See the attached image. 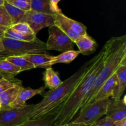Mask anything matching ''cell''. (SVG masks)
I'll list each match as a JSON object with an SVG mask.
<instances>
[{
  "mask_svg": "<svg viewBox=\"0 0 126 126\" xmlns=\"http://www.w3.org/2000/svg\"><path fill=\"white\" fill-rule=\"evenodd\" d=\"M105 60V47L97 55L81 81L62 106L52 126H63L71 122L79 111L86 96L100 73Z\"/></svg>",
  "mask_w": 126,
  "mask_h": 126,
  "instance_id": "cell-1",
  "label": "cell"
},
{
  "mask_svg": "<svg viewBox=\"0 0 126 126\" xmlns=\"http://www.w3.org/2000/svg\"><path fill=\"white\" fill-rule=\"evenodd\" d=\"M105 60L103 67L86 96L81 109L92 102L102 85L113 76L121 66L126 65V35L111 38L104 46Z\"/></svg>",
  "mask_w": 126,
  "mask_h": 126,
  "instance_id": "cell-2",
  "label": "cell"
},
{
  "mask_svg": "<svg viewBox=\"0 0 126 126\" xmlns=\"http://www.w3.org/2000/svg\"><path fill=\"white\" fill-rule=\"evenodd\" d=\"M94 59L95 57L85 63L72 76L62 82L59 87L49 90L46 93L43 100L35 105V107L30 114L29 119L43 118L52 112L55 108L63 105L73 92Z\"/></svg>",
  "mask_w": 126,
  "mask_h": 126,
  "instance_id": "cell-3",
  "label": "cell"
},
{
  "mask_svg": "<svg viewBox=\"0 0 126 126\" xmlns=\"http://www.w3.org/2000/svg\"><path fill=\"white\" fill-rule=\"evenodd\" d=\"M4 50L0 52V60L11 56H22L25 54H49L46 43L38 38L33 41L26 42L3 38L1 39Z\"/></svg>",
  "mask_w": 126,
  "mask_h": 126,
  "instance_id": "cell-4",
  "label": "cell"
},
{
  "mask_svg": "<svg viewBox=\"0 0 126 126\" xmlns=\"http://www.w3.org/2000/svg\"><path fill=\"white\" fill-rule=\"evenodd\" d=\"M110 98L100 100L90 103L84 109L79 111L78 116L73 122L91 125L106 115Z\"/></svg>",
  "mask_w": 126,
  "mask_h": 126,
  "instance_id": "cell-5",
  "label": "cell"
},
{
  "mask_svg": "<svg viewBox=\"0 0 126 126\" xmlns=\"http://www.w3.org/2000/svg\"><path fill=\"white\" fill-rule=\"evenodd\" d=\"M35 105H27L21 108L0 111V126H17L27 121Z\"/></svg>",
  "mask_w": 126,
  "mask_h": 126,
  "instance_id": "cell-6",
  "label": "cell"
},
{
  "mask_svg": "<svg viewBox=\"0 0 126 126\" xmlns=\"http://www.w3.org/2000/svg\"><path fill=\"white\" fill-rule=\"evenodd\" d=\"M75 43L67 35L54 25L49 27V38L46 45L47 50H54L64 52L73 50Z\"/></svg>",
  "mask_w": 126,
  "mask_h": 126,
  "instance_id": "cell-7",
  "label": "cell"
},
{
  "mask_svg": "<svg viewBox=\"0 0 126 126\" xmlns=\"http://www.w3.org/2000/svg\"><path fill=\"white\" fill-rule=\"evenodd\" d=\"M20 22L27 23L36 35L41 30L53 25L54 18L53 14L41 13L30 10L25 12Z\"/></svg>",
  "mask_w": 126,
  "mask_h": 126,
  "instance_id": "cell-8",
  "label": "cell"
},
{
  "mask_svg": "<svg viewBox=\"0 0 126 126\" xmlns=\"http://www.w3.org/2000/svg\"><path fill=\"white\" fill-rule=\"evenodd\" d=\"M126 96L123 99H110L107 108L106 116L111 119L113 122L118 121L126 118Z\"/></svg>",
  "mask_w": 126,
  "mask_h": 126,
  "instance_id": "cell-9",
  "label": "cell"
},
{
  "mask_svg": "<svg viewBox=\"0 0 126 126\" xmlns=\"http://www.w3.org/2000/svg\"><path fill=\"white\" fill-rule=\"evenodd\" d=\"M46 89V88L44 86L36 89H33L30 87L24 88L23 87L18 92L16 100L11 104L10 108H21L25 107L27 105L26 102L28 100L36 95H43Z\"/></svg>",
  "mask_w": 126,
  "mask_h": 126,
  "instance_id": "cell-10",
  "label": "cell"
},
{
  "mask_svg": "<svg viewBox=\"0 0 126 126\" xmlns=\"http://www.w3.org/2000/svg\"><path fill=\"white\" fill-rule=\"evenodd\" d=\"M117 84H118V78L115 73L102 85V87L94 97L91 103L100 100L110 98V97L112 98L115 92Z\"/></svg>",
  "mask_w": 126,
  "mask_h": 126,
  "instance_id": "cell-11",
  "label": "cell"
},
{
  "mask_svg": "<svg viewBox=\"0 0 126 126\" xmlns=\"http://www.w3.org/2000/svg\"><path fill=\"white\" fill-rule=\"evenodd\" d=\"M54 18V25L59 28L61 31H62L66 35H67L71 40L75 43V42L79 38V36L76 34L66 20V17L62 12L60 13H54L53 14Z\"/></svg>",
  "mask_w": 126,
  "mask_h": 126,
  "instance_id": "cell-12",
  "label": "cell"
},
{
  "mask_svg": "<svg viewBox=\"0 0 126 126\" xmlns=\"http://www.w3.org/2000/svg\"><path fill=\"white\" fill-rule=\"evenodd\" d=\"M75 44L78 47V51L80 54L84 55H88L92 54L95 51L97 47V43L88 34L80 36L75 42Z\"/></svg>",
  "mask_w": 126,
  "mask_h": 126,
  "instance_id": "cell-13",
  "label": "cell"
},
{
  "mask_svg": "<svg viewBox=\"0 0 126 126\" xmlns=\"http://www.w3.org/2000/svg\"><path fill=\"white\" fill-rule=\"evenodd\" d=\"M22 87H23L22 83L19 84L0 94L1 110L11 108L10 105L17 98L18 92Z\"/></svg>",
  "mask_w": 126,
  "mask_h": 126,
  "instance_id": "cell-14",
  "label": "cell"
},
{
  "mask_svg": "<svg viewBox=\"0 0 126 126\" xmlns=\"http://www.w3.org/2000/svg\"><path fill=\"white\" fill-rule=\"evenodd\" d=\"M62 106L55 108L52 112L43 118L36 119H28L17 126H52Z\"/></svg>",
  "mask_w": 126,
  "mask_h": 126,
  "instance_id": "cell-15",
  "label": "cell"
},
{
  "mask_svg": "<svg viewBox=\"0 0 126 126\" xmlns=\"http://www.w3.org/2000/svg\"><path fill=\"white\" fill-rule=\"evenodd\" d=\"M26 60L30 62L34 66V68H47L48 64L51 61L54 56L49 54H25L22 55Z\"/></svg>",
  "mask_w": 126,
  "mask_h": 126,
  "instance_id": "cell-16",
  "label": "cell"
},
{
  "mask_svg": "<svg viewBox=\"0 0 126 126\" xmlns=\"http://www.w3.org/2000/svg\"><path fill=\"white\" fill-rule=\"evenodd\" d=\"M116 74L118 78V84L111 98L118 100L121 99L126 87V65L121 66L116 71Z\"/></svg>",
  "mask_w": 126,
  "mask_h": 126,
  "instance_id": "cell-17",
  "label": "cell"
},
{
  "mask_svg": "<svg viewBox=\"0 0 126 126\" xmlns=\"http://www.w3.org/2000/svg\"><path fill=\"white\" fill-rule=\"evenodd\" d=\"M43 80L45 84L44 87L50 90L59 87L62 82L59 77V73L54 71L51 67L46 68L43 74Z\"/></svg>",
  "mask_w": 126,
  "mask_h": 126,
  "instance_id": "cell-18",
  "label": "cell"
},
{
  "mask_svg": "<svg viewBox=\"0 0 126 126\" xmlns=\"http://www.w3.org/2000/svg\"><path fill=\"white\" fill-rule=\"evenodd\" d=\"M79 52L77 50H68L62 52L61 54L55 57L54 56L51 61L48 64L49 67H51L52 65L57 63H69L73 61L79 54Z\"/></svg>",
  "mask_w": 126,
  "mask_h": 126,
  "instance_id": "cell-19",
  "label": "cell"
},
{
  "mask_svg": "<svg viewBox=\"0 0 126 126\" xmlns=\"http://www.w3.org/2000/svg\"><path fill=\"white\" fill-rule=\"evenodd\" d=\"M4 38L20 41L31 42L35 40L37 37L36 35H34V34H22V33L13 30L11 28H7L4 34Z\"/></svg>",
  "mask_w": 126,
  "mask_h": 126,
  "instance_id": "cell-20",
  "label": "cell"
},
{
  "mask_svg": "<svg viewBox=\"0 0 126 126\" xmlns=\"http://www.w3.org/2000/svg\"><path fill=\"white\" fill-rule=\"evenodd\" d=\"M3 6H4L7 13L9 15L13 24L19 22L25 13V11L17 8L7 1H4Z\"/></svg>",
  "mask_w": 126,
  "mask_h": 126,
  "instance_id": "cell-21",
  "label": "cell"
},
{
  "mask_svg": "<svg viewBox=\"0 0 126 126\" xmlns=\"http://www.w3.org/2000/svg\"><path fill=\"white\" fill-rule=\"evenodd\" d=\"M0 73L15 77L16 75L20 73V70L19 68L6 59H2L0 60Z\"/></svg>",
  "mask_w": 126,
  "mask_h": 126,
  "instance_id": "cell-22",
  "label": "cell"
},
{
  "mask_svg": "<svg viewBox=\"0 0 126 126\" xmlns=\"http://www.w3.org/2000/svg\"><path fill=\"white\" fill-rule=\"evenodd\" d=\"M6 59L19 68L20 72L34 68V66L22 56H11Z\"/></svg>",
  "mask_w": 126,
  "mask_h": 126,
  "instance_id": "cell-23",
  "label": "cell"
},
{
  "mask_svg": "<svg viewBox=\"0 0 126 126\" xmlns=\"http://www.w3.org/2000/svg\"><path fill=\"white\" fill-rule=\"evenodd\" d=\"M31 11L53 14L49 8V0H31Z\"/></svg>",
  "mask_w": 126,
  "mask_h": 126,
  "instance_id": "cell-24",
  "label": "cell"
},
{
  "mask_svg": "<svg viewBox=\"0 0 126 126\" xmlns=\"http://www.w3.org/2000/svg\"><path fill=\"white\" fill-rule=\"evenodd\" d=\"M66 20H67L68 22L69 23L73 30L76 34H78L79 36L87 35V28H86V27L84 25L82 24L81 22L72 19V18H70L68 17H66Z\"/></svg>",
  "mask_w": 126,
  "mask_h": 126,
  "instance_id": "cell-25",
  "label": "cell"
},
{
  "mask_svg": "<svg viewBox=\"0 0 126 126\" xmlns=\"http://www.w3.org/2000/svg\"><path fill=\"white\" fill-rule=\"evenodd\" d=\"M22 83V81L15 78L14 77L2 79L0 80V94L16 85Z\"/></svg>",
  "mask_w": 126,
  "mask_h": 126,
  "instance_id": "cell-26",
  "label": "cell"
},
{
  "mask_svg": "<svg viewBox=\"0 0 126 126\" xmlns=\"http://www.w3.org/2000/svg\"><path fill=\"white\" fill-rule=\"evenodd\" d=\"M10 28L16 32L18 33H22V34H34V32L32 30L29 25L25 22H19L17 23L13 24Z\"/></svg>",
  "mask_w": 126,
  "mask_h": 126,
  "instance_id": "cell-27",
  "label": "cell"
},
{
  "mask_svg": "<svg viewBox=\"0 0 126 126\" xmlns=\"http://www.w3.org/2000/svg\"><path fill=\"white\" fill-rule=\"evenodd\" d=\"M12 25L13 23L12 20L5 9L4 6H0V25L3 26L6 28H10Z\"/></svg>",
  "mask_w": 126,
  "mask_h": 126,
  "instance_id": "cell-28",
  "label": "cell"
},
{
  "mask_svg": "<svg viewBox=\"0 0 126 126\" xmlns=\"http://www.w3.org/2000/svg\"><path fill=\"white\" fill-rule=\"evenodd\" d=\"M7 2L25 12L31 10V0H10Z\"/></svg>",
  "mask_w": 126,
  "mask_h": 126,
  "instance_id": "cell-29",
  "label": "cell"
},
{
  "mask_svg": "<svg viewBox=\"0 0 126 126\" xmlns=\"http://www.w3.org/2000/svg\"><path fill=\"white\" fill-rule=\"evenodd\" d=\"M60 1V0H49V8L53 14L62 12L58 6V4Z\"/></svg>",
  "mask_w": 126,
  "mask_h": 126,
  "instance_id": "cell-30",
  "label": "cell"
},
{
  "mask_svg": "<svg viewBox=\"0 0 126 126\" xmlns=\"http://www.w3.org/2000/svg\"><path fill=\"white\" fill-rule=\"evenodd\" d=\"M95 123L98 126H116L111 119L107 116L102 119H100Z\"/></svg>",
  "mask_w": 126,
  "mask_h": 126,
  "instance_id": "cell-31",
  "label": "cell"
},
{
  "mask_svg": "<svg viewBox=\"0 0 126 126\" xmlns=\"http://www.w3.org/2000/svg\"><path fill=\"white\" fill-rule=\"evenodd\" d=\"M114 123L116 126H126V118L114 122Z\"/></svg>",
  "mask_w": 126,
  "mask_h": 126,
  "instance_id": "cell-32",
  "label": "cell"
},
{
  "mask_svg": "<svg viewBox=\"0 0 126 126\" xmlns=\"http://www.w3.org/2000/svg\"><path fill=\"white\" fill-rule=\"evenodd\" d=\"M91 126V125H90ZM89 125H86V124H82V123H76L74 122L71 121L67 124L66 126H90Z\"/></svg>",
  "mask_w": 126,
  "mask_h": 126,
  "instance_id": "cell-33",
  "label": "cell"
},
{
  "mask_svg": "<svg viewBox=\"0 0 126 126\" xmlns=\"http://www.w3.org/2000/svg\"><path fill=\"white\" fill-rule=\"evenodd\" d=\"M7 28H6V27L0 25V40L4 38V34Z\"/></svg>",
  "mask_w": 126,
  "mask_h": 126,
  "instance_id": "cell-34",
  "label": "cell"
},
{
  "mask_svg": "<svg viewBox=\"0 0 126 126\" xmlns=\"http://www.w3.org/2000/svg\"><path fill=\"white\" fill-rule=\"evenodd\" d=\"M12 78V76H9V75H4V74L0 73V80L3 78Z\"/></svg>",
  "mask_w": 126,
  "mask_h": 126,
  "instance_id": "cell-35",
  "label": "cell"
},
{
  "mask_svg": "<svg viewBox=\"0 0 126 126\" xmlns=\"http://www.w3.org/2000/svg\"><path fill=\"white\" fill-rule=\"evenodd\" d=\"M4 50V46L2 44V41L1 40H0V52L1 51H3Z\"/></svg>",
  "mask_w": 126,
  "mask_h": 126,
  "instance_id": "cell-36",
  "label": "cell"
},
{
  "mask_svg": "<svg viewBox=\"0 0 126 126\" xmlns=\"http://www.w3.org/2000/svg\"><path fill=\"white\" fill-rule=\"evenodd\" d=\"M4 2V0H0V6H3Z\"/></svg>",
  "mask_w": 126,
  "mask_h": 126,
  "instance_id": "cell-37",
  "label": "cell"
},
{
  "mask_svg": "<svg viewBox=\"0 0 126 126\" xmlns=\"http://www.w3.org/2000/svg\"><path fill=\"white\" fill-rule=\"evenodd\" d=\"M90 126H97V124H96V123H94V124H91V125Z\"/></svg>",
  "mask_w": 126,
  "mask_h": 126,
  "instance_id": "cell-38",
  "label": "cell"
},
{
  "mask_svg": "<svg viewBox=\"0 0 126 126\" xmlns=\"http://www.w3.org/2000/svg\"><path fill=\"white\" fill-rule=\"evenodd\" d=\"M0 111H1V104L0 103Z\"/></svg>",
  "mask_w": 126,
  "mask_h": 126,
  "instance_id": "cell-39",
  "label": "cell"
},
{
  "mask_svg": "<svg viewBox=\"0 0 126 126\" xmlns=\"http://www.w3.org/2000/svg\"><path fill=\"white\" fill-rule=\"evenodd\" d=\"M4 1H10V0H4Z\"/></svg>",
  "mask_w": 126,
  "mask_h": 126,
  "instance_id": "cell-40",
  "label": "cell"
},
{
  "mask_svg": "<svg viewBox=\"0 0 126 126\" xmlns=\"http://www.w3.org/2000/svg\"><path fill=\"white\" fill-rule=\"evenodd\" d=\"M66 126V125H65V126Z\"/></svg>",
  "mask_w": 126,
  "mask_h": 126,
  "instance_id": "cell-41",
  "label": "cell"
}]
</instances>
